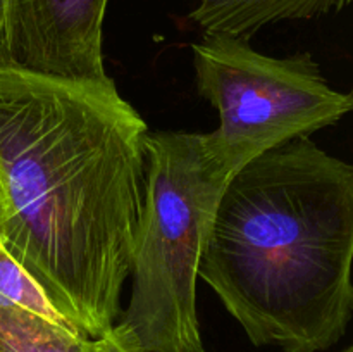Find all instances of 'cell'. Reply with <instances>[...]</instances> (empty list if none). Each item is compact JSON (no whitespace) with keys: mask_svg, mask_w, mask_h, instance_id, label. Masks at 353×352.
<instances>
[{"mask_svg":"<svg viewBox=\"0 0 353 352\" xmlns=\"http://www.w3.org/2000/svg\"><path fill=\"white\" fill-rule=\"evenodd\" d=\"M192 50L196 90L219 114L205 141L231 176L353 113V90H334L309 52L278 59L245 38L205 33Z\"/></svg>","mask_w":353,"mask_h":352,"instance_id":"obj_4","label":"cell"},{"mask_svg":"<svg viewBox=\"0 0 353 352\" xmlns=\"http://www.w3.org/2000/svg\"><path fill=\"white\" fill-rule=\"evenodd\" d=\"M190 19L205 35L248 40L259 30L281 21L312 19L338 12L353 0H190Z\"/></svg>","mask_w":353,"mask_h":352,"instance_id":"obj_6","label":"cell"},{"mask_svg":"<svg viewBox=\"0 0 353 352\" xmlns=\"http://www.w3.org/2000/svg\"><path fill=\"white\" fill-rule=\"evenodd\" d=\"M148 133L110 78L0 64V240L88 338L112 330L123 311Z\"/></svg>","mask_w":353,"mask_h":352,"instance_id":"obj_1","label":"cell"},{"mask_svg":"<svg viewBox=\"0 0 353 352\" xmlns=\"http://www.w3.org/2000/svg\"><path fill=\"white\" fill-rule=\"evenodd\" d=\"M0 64H12V52H10V0H0Z\"/></svg>","mask_w":353,"mask_h":352,"instance_id":"obj_9","label":"cell"},{"mask_svg":"<svg viewBox=\"0 0 353 352\" xmlns=\"http://www.w3.org/2000/svg\"><path fill=\"white\" fill-rule=\"evenodd\" d=\"M0 307H17L59 324L74 326L48 299L43 286L0 240ZM76 328V326H74Z\"/></svg>","mask_w":353,"mask_h":352,"instance_id":"obj_8","label":"cell"},{"mask_svg":"<svg viewBox=\"0 0 353 352\" xmlns=\"http://www.w3.org/2000/svg\"><path fill=\"white\" fill-rule=\"evenodd\" d=\"M230 179L203 133H148L131 297L110 330L130 351L207 352L196 282L214 213Z\"/></svg>","mask_w":353,"mask_h":352,"instance_id":"obj_3","label":"cell"},{"mask_svg":"<svg viewBox=\"0 0 353 352\" xmlns=\"http://www.w3.org/2000/svg\"><path fill=\"white\" fill-rule=\"evenodd\" d=\"M3 193H2V186H0V233H2V226H3Z\"/></svg>","mask_w":353,"mask_h":352,"instance_id":"obj_11","label":"cell"},{"mask_svg":"<svg viewBox=\"0 0 353 352\" xmlns=\"http://www.w3.org/2000/svg\"><path fill=\"white\" fill-rule=\"evenodd\" d=\"M92 338L17 307H0V352H90Z\"/></svg>","mask_w":353,"mask_h":352,"instance_id":"obj_7","label":"cell"},{"mask_svg":"<svg viewBox=\"0 0 353 352\" xmlns=\"http://www.w3.org/2000/svg\"><path fill=\"white\" fill-rule=\"evenodd\" d=\"M90 352H133L130 349L124 347L116 337H114L112 331H107L102 337L92 338V349Z\"/></svg>","mask_w":353,"mask_h":352,"instance_id":"obj_10","label":"cell"},{"mask_svg":"<svg viewBox=\"0 0 353 352\" xmlns=\"http://www.w3.org/2000/svg\"><path fill=\"white\" fill-rule=\"evenodd\" d=\"M341 352H353V342H352L350 345H348V347H345Z\"/></svg>","mask_w":353,"mask_h":352,"instance_id":"obj_12","label":"cell"},{"mask_svg":"<svg viewBox=\"0 0 353 352\" xmlns=\"http://www.w3.org/2000/svg\"><path fill=\"white\" fill-rule=\"evenodd\" d=\"M199 276L255 347L336 345L353 320V164L310 138L245 164L221 193Z\"/></svg>","mask_w":353,"mask_h":352,"instance_id":"obj_2","label":"cell"},{"mask_svg":"<svg viewBox=\"0 0 353 352\" xmlns=\"http://www.w3.org/2000/svg\"><path fill=\"white\" fill-rule=\"evenodd\" d=\"M109 0H10L12 64L65 79H109L103 19Z\"/></svg>","mask_w":353,"mask_h":352,"instance_id":"obj_5","label":"cell"}]
</instances>
